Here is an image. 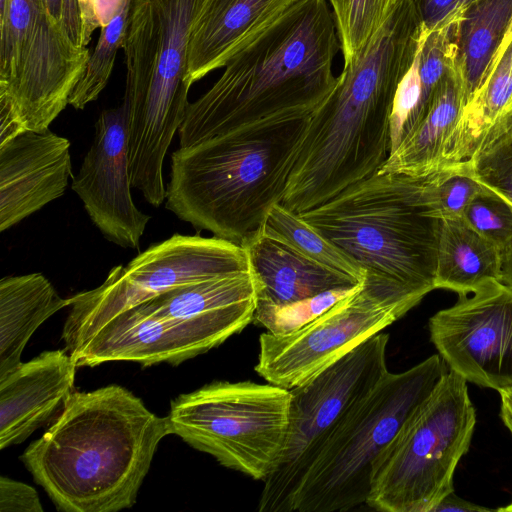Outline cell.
I'll return each mask as SVG.
<instances>
[{"mask_svg":"<svg viewBox=\"0 0 512 512\" xmlns=\"http://www.w3.org/2000/svg\"><path fill=\"white\" fill-rule=\"evenodd\" d=\"M424 27L399 0L311 113L282 204L303 213L378 171L391 152L390 119Z\"/></svg>","mask_w":512,"mask_h":512,"instance_id":"cell-1","label":"cell"},{"mask_svg":"<svg viewBox=\"0 0 512 512\" xmlns=\"http://www.w3.org/2000/svg\"><path fill=\"white\" fill-rule=\"evenodd\" d=\"M340 49L326 0H295L189 104L178 129L179 148L262 121L311 114L336 84L332 65Z\"/></svg>","mask_w":512,"mask_h":512,"instance_id":"cell-2","label":"cell"},{"mask_svg":"<svg viewBox=\"0 0 512 512\" xmlns=\"http://www.w3.org/2000/svg\"><path fill=\"white\" fill-rule=\"evenodd\" d=\"M168 417L151 412L119 385L76 392L21 461L58 509L117 512L130 508Z\"/></svg>","mask_w":512,"mask_h":512,"instance_id":"cell-3","label":"cell"},{"mask_svg":"<svg viewBox=\"0 0 512 512\" xmlns=\"http://www.w3.org/2000/svg\"><path fill=\"white\" fill-rule=\"evenodd\" d=\"M310 115L262 121L174 151L166 209L240 244L282 203Z\"/></svg>","mask_w":512,"mask_h":512,"instance_id":"cell-4","label":"cell"},{"mask_svg":"<svg viewBox=\"0 0 512 512\" xmlns=\"http://www.w3.org/2000/svg\"><path fill=\"white\" fill-rule=\"evenodd\" d=\"M438 176L378 170L300 216L366 275L423 299L436 289Z\"/></svg>","mask_w":512,"mask_h":512,"instance_id":"cell-5","label":"cell"},{"mask_svg":"<svg viewBox=\"0 0 512 512\" xmlns=\"http://www.w3.org/2000/svg\"><path fill=\"white\" fill-rule=\"evenodd\" d=\"M204 1L131 0L121 46L130 177L154 207L166 199L164 158L190 104L189 35Z\"/></svg>","mask_w":512,"mask_h":512,"instance_id":"cell-6","label":"cell"},{"mask_svg":"<svg viewBox=\"0 0 512 512\" xmlns=\"http://www.w3.org/2000/svg\"><path fill=\"white\" fill-rule=\"evenodd\" d=\"M448 370L437 353L406 371H388L330 431L291 512L348 511L366 504L376 460Z\"/></svg>","mask_w":512,"mask_h":512,"instance_id":"cell-7","label":"cell"},{"mask_svg":"<svg viewBox=\"0 0 512 512\" xmlns=\"http://www.w3.org/2000/svg\"><path fill=\"white\" fill-rule=\"evenodd\" d=\"M476 411L467 381L452 370L376 460L366 505L382 512H432L454 490Z\"/></svg>","mask_w":512,"mask_h":512,"instance_id":"cell-8","label":"cell"},{"mask_svg":"<svg viewBox=\"0 0 512 512\" xmlns=\"http://www.w3.org/2000/svg\"><path fill=\"white\" fill-rule=\"evenodd\" d=\"M290 390L252 381H216L171 402V434L222 466L264 481L282 456Z\"/></svg>","mask_w":512,"mask_h":512,"instance_id":"cell-9","label":"cell"},{"mask_svg":"<svg viewBox=\"0 0 512 512\" xmlns=\"http://www.w3.org/2000/svg\"><path fill=\"white\" fill-rule=\"evenodd\" d=\"M388 342L389 335L379 332L290 389L285 446L278 465L263 481L260 512H291L301 481L330 431L389 371Z\"/></svg>","mask_w":512,"mask_h":512,"instance_id":"cell-10","label":"cell"},{"mask_svg":"<svg viewBox=\"0 0 512 512\" xmlns=\"http://www.w3.org/2000/svg\"><path fill=\"white\" fill-rule=\"evenodd\" d=\"M242 271H250V264L241 244L215 236L174 234L128 264L113 267L100 286L69 297L62 339L67 344L176 287Z\"/></svg>","mask_w":512,"mask_h":512,"instance_id":"cell-11","label":"cell"},{"mask_svg":"<svg viewBox=\"0 0 512 512\" xmlns=\"http://www.w3.org/2000/svg\"><path fill=\"white\" fill-rule=\"evenodd\" d=\"M0 35V93L27 130L48 129L69 104L90 50L77 46L33 0H6Z\"/></svg>","mask_w":512,"mask_h":512,"instance_id":"cell-12","label":"cell"},{"mask_svg":"<svg viewBox=\"0 0 512 512\" xmlns=\"http://www.w3.org/2000/svg\"><path fill=\"white\" fill-rule=\"evenodd\" d=\"M421 300L391 282L366 275L357 291L298 330L262 333L254 369L268 383L287 390L300 386Z\"/></svg>","mask_w":512,"mask_h":512,"instance_id":"cell-13","label":"cell"},{"mask_svg":"<svg viewBox=\"0 0 512 512\" xmlns=\"http://www.w3.org/2000/svg\"><path fill=\"white\" fill-rule=\"evenodd\" d=\"M430 340L449 370L467 382L512 389V287L490 281L458 294L428 322Z\"/></svg>","mask_w":512,"mask_h":512,"instance_id":"cell-14","label":"cell"},{"mask_svg":"<svg viewBox=\"0 0 512 512\" xmlns=\"http://www.w3.org/2000/svg\"><path fill=\"white\" fill-rule=\"evenodd\" d=\"M131 186L128 107L123 99L117 107L100 113L93 143L71 188L107 240L138 249L151 216L136 207Z\"/></svg>","mask_w":512,"mask_h":512,"instance_id":"cell-15","label":"cell"},{"mask_svg":"<svg viewBox=\"0 0 512 512\" xmlns=\"http://www.w3.org/2000/svg\"><path fill=\"white\" fill-rule=\"evenodd\" d=\"M77 367L126 361L149 367L178 365L210 349L185 328L154 312L146 302L126 309L65 344Z\"/></svg>","mask_w":512,"mask_h":512,"instance_id":"cell-16","label":"cell"},{"mask_svg":"<svg viewBox=\"0 0 512 512\" xmlns=\"http://www.w3.org/2000/svg\"><path fill=\"white\" fill-rule=\"evenodd\" d=\"M71 177L70 142L49 128L0 144V231L61 197Z\"/></svg>","mask_w":512,"mask_h":512,"instance_id":"cell-17","label":"cell"},{"mask_svg":"<svg viewBox=\"0 0 512 512\" xmlns=\"http://www.w3.org/2000/svg\"><path fill=\"white\" fill-rule=\"evenodd\" d=\"M145 302L211 350L253 322L257 286L251 270L242 271L179 286Z\"/></svg>","mask_w":512,"mask_h":512,"instance_id":"cell-18","label":"cell"},{"mask_svg":"<svg viewBox=\"0 0 512 512\" xmlns=\"http://www.w3.org/2000/svg\"><path fill=\"white\" fill-rule=\"evenodd\" d=\"M76 368L67 350H49L0 378V449L57 417L74 392Z\"/></svg>","mask_w":512,"mask_h":512,"instance_id":"cell-19","label":"cell"},{"mask_svg":"<svg viewBox=\"0 0 512 512\" xmlns=\"http://www.w3.org/2000/svg\"><path fill=\"white\" fill-rule=\"evenodd\" d=\"M240 244L248 254L259 303L282 305L359 284L306 256L264 223Z\"/></svg>","mask_w":512,"mask_h":512,"instance_id":"cell-20","label":"cell"},{"mask_svg":"<svg viewBox=\"0 0 512 512\" xmlns=\"http://www.w3.org/2000/svg\"><path fill=\"white\" fill-rule=\"evenodd\" d=\"M295 0H205L189 35L190 85L215 69Z\"/></svg>","mask_w":512,"mask_h":512,"instance_id":"cell-21","label":"cell"},{"mask_svg":"<svg viewBox=\"0 0 512 512\" xmlns=\"http://www.w3.org/2000/svg\"><path fill=\"white\" fill-rule=\"evenodd\" d=\"M466 104L459 71L453 65L440 80L423 117L381 166V172L425 176L439 170L445 142Z\"/></svg>","mask_w":512,"mask_h":512,"instance_id":"cell-22","label":"cell"},{"mask_svg":"<svg viewBox=\"0 0 512 512\" xmlns=\"http://www.w3.org/2000/svg\"><path fill=\"white\" fill-rule=\"evenodd\" d=\"M69 304L41 273L0 280V378L22 362V352L36 329Z\"/></svg>","mask_w":512,"mask_h":512,"instance_id":"cell-23","label":"cell"},{"mask_svg":"<svg viewBox=\"0 0 512 512\" xmlns=\"http://www.w3.org/2000/svg\"><path fill=\"white\" fill-rule=\"evenodd\" d=\"M501 265L502 251L463 218L442 219L436 289L473 292L490 281H501Z\"/></svg>","mask_w":512,"mask_h":512,"instance_id":"cell-24","label":"cell"},{"mask_svg":"<svg viewBox=\"0 0 512 512\" xmlns=\"http://www.w3.org/2000/svg\"><path fill=\"white\" fill-rule=\"evenodd\" d=\"M511 21L512 0H476L460 14L455 67L463 81L466 104L486 80Z\"/></svg>","mask_w":512,"mask_h":512,"instance_id":"cell-25","label":"cell"},{"mask_svg":"<svg viewBox=\"0 0 512 512\" xmlns=\"http://www.w3.org/2000/svg\"><path fill=\"white\" fill-rule=\"evenodd\" d=\"M455 166L512 205V108L489 128L471 156Z\"/></svg>","mask_w":512,"mask_h":512,"instance_id":"cell-26","label":"cell"},{"mask_svg":"<svg viewBox=\"0 0 512 512\" xmlns=\"http://www.w3.org/2000/svg\"><path fill=\"white\" fill-rule=\"evenodd\" d=\"M264 224L311 259L347 275L356 283L364 281L365 271L315 230L300 214L286 208L282 203L270 208Z\"/></svg>","mask_w":512,"mask_h":512,"instance_id":"cell-27","label":"cell"},{"mask_svg":"<svg viewBox=\"0 0 512 512\" xmlns=\"http://www.w3.org/2000/svg\"><path fill=\"white\" fill-rule=\"evenodd\" d=\"M130 6L131 0H123L109 24L101 28L95 49L90 53L86 68L69 98V104L75 109H83L96 100L106 87L117 51L122 46Z\"/></svg>","mask_w":512,"mask_h":512,"instance_id":"cell-28","label":"cell"},{"mask_svg":"<svg viewBox=\"0 0 512 512\" xmlns=\"http://www.w3.org/2000/svg\"><path fill=\"white\" fill-rule=\"evenodd\" d=\"M344 64L350 63L399 0H329Z\"/></svg>","mask_w":512,"mask_h":512,"instance_id":"cell-29","label":"cell"},{"mask_svg":"<svg viewBox=\"0 0 512 512\" xmlns=\"http://www.w3.org/2000/svg\"><path fill=\"white\" fill-rule=\"evenodd\" d=\"M363 282L330 289L317 295L282 305L259 303L253 322L275 335L288 334L313 321L337 302L357 291Z\"/></svg>","mask_w":512,"mask_h":512,"instance_id":"cell-30","label":"cell"},{"mask_svg":"<svg viewBox=\"0 0 512 512\" xmlns=\"http://www.w3.org/2000/svg\"><path fill=\"white\" fill-rule=\"evenodd\" d=\"M462 218L502 253L512 242V205L486 187L470 201Z\"/></svg>","mask_w":512,"mask_h":512,"instance_id":"cell-31","label":"cell"},{"mask_svg":"<svg viewBox=\"0 0 512 512\" xmlns=\"http://www.w3.org/2000/svg\"><path fill=\"white\" fill-rule=\"evenodd\" d=\"M484 189L480 182L458 166L439 170L436 195L441 218H462L470 201Z\"/></svg>","mask_w":512,"mask_h":512,"instance_id":"cell-32","label":"cell"},{"mask_svg":"<svg viewBox=\"0 0 512 512\" xmlns=\"http://www.w3.org/2000/svg\"><path fill=\"white\" fill-rule=\"evenodd\" d=\"M426 31L439 29L457 18L476 0H411Z\"/></svg>","mask_w":512,"mask_h":512,"instance_id":"cell-33","label":"cell"},{"mask_svg":"<svg viewBox=\"0 0 512 512\" xmlns=\"http://www.w3.org/2000/svg\"><path fill=\"white\" fill-rule=\"evenodd\" d=\"M1 512H42L43 507L37 491L30 485L0 477Z\"/></svg>","mask_w":512,"mask_h":512,"instance_id":"cell-34","label":"cell"},{"mask_svg":"<svg viewBox=\"0 0 512 512\" xmlns=\"http://www.w3.org/2000/svg\"><path fill=\"white\" fill-rule=\"evenodd\" d=\"M34 3L56 24L62 26L72 41L82 44V26L78 0H33Z\"/></svg>","mask_w":512,"mask_h":512,"instance_id":"cell-35","label":"cell"},{"mask_svg":"<svg viewBox=\"0 0 512 512\" xmlns=\"http://www.w3.org/2000/svg\"><path fill=\"white\" fill-rule=\"evenodd\" d=\"M123 0H78L82 26V44L87 46L96 28L109 24Z\"/></svg>","mask_w":512,"mask_h":512,"instance_id":"cell-36","label":"cell"},{"mask_svg":"<svg viewBox=\"0 0 512 512\" xmlns=\"http://www.w3.org/2000/svg\"><path fill=\"white\" fill-rule=\"evenodd\" d=\"M11 99L0 93V144L26 131Z\"/></svg>","mask_w":512,"mask_h":512,"instance_id":"cell-37","label":"cell"},{"mask_svg":"<svg viewBox=\"0 0 512 512\" xmlns=\"http://www.w3.org/2000/svg\"><path fill=\"white\" fill-rule=\"evenodd\" d=\"M461 511V512H483L495 511L487 507L479 506L462 499L455 494V491L447 494L432 510V512Z\"/></svg>","mask_w":512,"mask_h":512,"instance_id":"cell-38","label":"cell"},{"mask_svg":"<svg viewBox=\"0 0 512 512\" xmlns=\"http://www.w3.org/2000/svg\"><path fill=\"white\" fill-rule=\"evenodd\" d=\"M499 394L501 398L500 418L512 435V389Z\"/></svg>","mask_w":512,"mask_h":512,"instance_id":"cell-39","label":"cell"},{"mask_svg":"<svg viewBox=\"0 0 512 512\" xmlns=\"http://www.w3.org/2000/svg\"><path fill=\"white\" fill-rule=\"evenodd\" d=\"M501 282L512 287V242L502 253Z\"/></svg>","mask_w":512,"mask_h":512,"instance_id":"cell-40","label":"cell"},{"mask_svg":"<svg viewBox=\"0 0 512 512\" xmlns=\"http://www.w3.org/2000/svg\"><path fill=\"white\" fill-rule=\"evenodd\" d=\"M511 41H512V21H511V24H510V26H509V29H508V31H507V33H506V36H505V38H504V40H503V42H502V44H501V46H500V48H499V50H498V52H497L496 56H495L494 62H495V60L500 56V54L503 52V50L507 47V45H508ZM494 62H493V64H494ZM493 64H492V66H493ZM491 68H492V67H491Z\"/></svg>","mask_w":512,"mask_h":512,"instance_id":"cell-41","label":"cell"},{"mask_svg":"<svg viewBox=\"0 0 512 512\" xmlns=\"http://www.w3.org/2000/svg\"><path fill=\"white\" fill-rule=\"evenodd\" d=\"M496 511L512 512V501L507 506L496 509Z\"/></svg>","mask_w":512,"mask_h":512,"instance_id":"cell-42","label":"cell"}]
</instances>
